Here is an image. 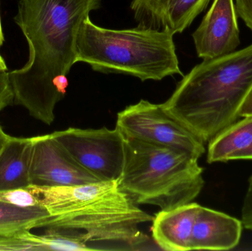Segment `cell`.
<instances>
[{"mask_svg":"<svg viewBox=\"0 0 252 251\" xmlns=\"http://www.w3.org/2000/svg\"><path fill=\"white\" fill-rule=\"evenodd\" d=\"M52 135L100 181H119L125 162V137L118 127L112 130L69 128Z\"/></svg>","mask_w":252,"mask_h":251,"instance_id":"cell-7","label":"cell"},{"mask_svg":"<svg viewBox=\"0 0 252 251\" xmlns=\"http://www.w3.org/2000/svg\"><path fill=\"white\" fill-rule=\"evenodd\" d=\"M13 103V93L9 72L0 75V112Z\"/></svg>","mask_w":252,"mask_h":251,"instance_id":"cell-19","label":"cell"},{"mask_svg":"<svg viewBox=\"0 0 252 251\" xmlns=\"http://www.w3.org/2000/svg\"><path fill=\"white\" fill-rule=\"evenodd\" d=\"M32 148L33 137H9L0 152V191L28 188L31 185Z\"/></svg>","mask_w":252,"mask_h":251,"instance_id":"cell-13","label":"cell"},{"mask_svg":"<svg viewBox=\"0 0 252 251\" xmlns=\"http://www.w3.org/2000/svg\"><path fill=\"white\" fill-rule=\"evenodd\" d=\"M8 72L9 71L8 69H7L5 60H4V58H3V57H1V55H0V75Z\"/></svg>","mask_w":252,"mask_h":251,"instance_id":"cell-24","label":"cell"},{"mask_svg":"<svg viewBox=\"0 0 252 251\" xmlns=\"http://www.w3.org/2000/svg\"><path fill=\"white\" fill-rule=\"evenodd\" d=\"M4 41V35H3L2 28H1V18H0V47L2 45Z\"/></svg>","mask_w":252,"mask_h":251,"instance_id":"cell-25","label":"cell"},{"mask_svg":"<svg viewBox=\"0 0 252 251\" xmlns=\"http://www.w3.org/2000/svg\"><path fill=\"white\" fill-rule=\"evenodd\" d=\"M101 0H19L16 25L29 49L23 67L9 72L13 103L50 125L55 108L66 95L67 75L77 63L81 24Z\"/></svg>","mask_w":252,"mask_h":251,"instance_id":"cell-1","label":"cell"},{"mask_svg":"<svg viewBox=\"0 0 252 251\" xmlns=\"http://www.w3.org/2000/svg\"><path fill=\"white\" fill-rule=\"evenodd\" d=\"M28 188L50 213L44 233L72 234L89 244L121 246L122 250H145L149 238L139 229L154 216L120 189L118 181H97L71 187Z\"/></svg>","mask_w":252,"mask_h":251,"instance_id":"cell-2","label":"cell"},{"mask_svg":"<svg viewBox=\"0 0 252 251\" xmlns=\"http://www.w3.org/2000/svg\"><path fill=\"white\" fill-rule=\"evenodd\" d=\"M239 116L242 118L252 116V88L240 109Z\"/></svg>","mask_w":252,"mask_h":251,"instance_id":"cell-21","label":"cell"},{"mask_svg":"<svg viewBox=\"0 0 252 251\" xmlns=\"http://www.w3.org/2000/svg\"><path fill=\"white\" fill-rule=\"evenodd\" d=\"M50 215L44 206L22 208L0 202V235L41 228Z\"/></svg>","mask_w":252,"mask_h":251,"instance_id":"cell-15","label":"cell"},{"mask_svg":"<svg viewBox=\"0 0 252 251\" xmlns=\"http://www.w3.org/2000/svg\"><path fill=\"white\" fill-rule=\"evenodd\" d=\"M173 35L168 31L139 26L106 29L88 17L78 32L77 61L88 63L97 72L131 75L142 81L183 75Z\"/></svg>","mask_w":252,"mask_h":251,"instance_id":"cell-4","label":"cell"},{"mask_svg":"<svg viewBox=\"0 0 252 251\" xmlns=\"http://www.w3.org/2000/svg\"><path fill=\"white\" fill-rule=\"evenodd\" d=\"M124 137L125 162L118 185L134 203L167 210L198 197L204 186L198 156Z\"/></svg>","mask_w":252,"mask_h":251,"instance_id":"cell-5","label":"cell"},{"mask_svg":"<svg viewBox=\"0 0 252 251\" xmlns=\"http://www.w3.org/2000/svg\"><path fill=\"white\" fill-rule=\"evenodd\" d=\"M9 137H10V136L7 135V134L4 133V131H3L2 128H1V125H0V152L2 150L4 144L7 142Z\"/></svg>","mask_w":252,"mask_h":251,"instance_id":"cell-22","label":"cell"},{"mask_svg":"<svg viewBox=\"0 0 252 251\" xmlns=\"http://www.w3.org/2000/svg\"><path fill=\"white\" fill-rule=\"evenodd\" d=\"M239 160H252V144L241 156Z\"/></svg>","mask_w":252,"mask_h":251,"instance_id":"cell-23","label":"cell"},{"mask_svg":"<svg viewBox=\"0 0 252 251\" xmlns=\"http://www.w3.org/2000/svg\"><path fill=\"white\" fill-rule=\"evenodd\" d=\"M242 222L223 212L200 206L192 232L191 251H229L241 241Z\"/></svg>","mask_w":252,"mask_h":251,"instance_id":"cell-11","label":"cell"},{"mask_svg":"<svg viewBox=\"0 0 252 251\" xmlns=\"http://www.w3.org/2000/svg\"><path fill=\"white\" fill-rule=\"evenodd\" d=\"M210 0H133L130 8L139 27L181 33Z\"/></svg>","mask_w":252,"mask_h":251,"instance_id":"cell-10","label":"cell"},{"mask_svg":"<svg viewBox=\"0 0 252 251\" xmlns=\"http://www.w3.org/2000/svg\"><path fill=\"white\" fill-rule=\"evenodd\" d=\"M241 222L244 228L252 231V175L249 179L248 187L243 202Z\"/></svg>","mask_w":252,"mask_h":251,"instance_id":"cell-18","label":"cell"},{"mask_svg":"<svg viewBox=\"0 0 252 251\" xmlns=\"http://www.w3.org/2000/svg\"><path fill=\"white\" fill-rule=\"evenodd\" d=\"M200 205L188 203L158 212L152 221V237L160 249L191 251L192 232Z\"/></svg>","mask_w":252,"mask_h":251,"instance_id":"cell-12","label":"cell"},{"mask_svg":"<svg viewBox=\"0 0 252 251\" xmlns=\"http://www.w3.org/2000/svg\"><path fill=\"white\" fill-rule=\"evenodd\" d=\"M0 202L22 208L40 205L38 197L28 187L0 191Z\"/></svg>","mask_w":252,"mask_h":251,"instance_id":"cell-17","label":"cell"},{"mask_svg":"<svg viewBox=\"0 0 252 251\" xmlns=\"http://www.w3.org/2000/svg\"><path fill=\"white\" fill-rule=\"evenodd\" d=\"M235 4L238 16L252 32V0H235Z\"/></svg>","mask_w":252,"mask_h":251,"instance_id":"cell-20","label":"cell"},{"mask_svg":"<svg viewBox=\"0 0 252 251\" xmlns=\"http://www.w3.org/2000/svg\"><path fill=\"white\" fill-rule=\"evenodd\" d=\"M192 38L197 55L204 60L235 52L241 44L235 0H214Z\"/></svg>","mask_w":252,"mask_h":251,"instance_id":"cell-9","label":"cell"},{"mask_svg":"<svg viewBox=\"0 0 252 251\" xmlns=\"http://www.w3.org/2000/svg\"><path fill=\"white\" fill-rule=\"evenodd\" d=\"M41 251L39 235L25 231L12 235H0V251Z\"/></svg>","mask_w":252,"mask_h":251,"instance_id":"cell-16","label":"cell"},{"mask_svg":"<svg viewBox=\"0 0 252 251\" xmlns=\"http://www.w3.org/2000/svg\"><path fill=\"white\" fill-rule=\"evenodd\" d=\"M252 144V116L232 123L209 141L207 162L239 160Z\"/></svg>","mask_w":252,"mask_h":251,"instance_id":"cell-14","label":"cell"},{"mask_svg":"<svg viewBox=\"0 0 252 251\" xmlns=\"http://www.w3.org/2000/svg\"><path fill=\"white\" fill-rule=\"evenodd\" d=\"M31 185L71 187L100 181L81 167L52 134L33 137Z\"/></svg>","mask_w":252,"mask_h":251,"instance_id":"cell-8","label":"cell"},{"mask_svg":"<svg viewBox=\"0 0 252 251\" xmlns=\"http://www.w3.org/2000/svg\"><path fill=\"white\" fill-rule=\"evenodd\" d=\"M116 127L124 135L136 139L184 150L199 158L205 153V143L162 104L141 100L130 105L118 113Z\"/></svg>","mask_w":252,"mask_h":251,"instance_id":"cell-6","label":"cell"},{"mask_svg":"<svg viewBox=\"0 0 252 251\" xmlns=\"http://www.w3.org/2000/svg\"><path fill=\"white\" fill-rule=\"evenodd\" d=\"M252 88V44L204 60L178 84L164 109L204 143L238 120Z\"/></svg>","mask_w":252,"mask_h":251,"instance_id":"cell-3","label":"cell"}]
</instances>
